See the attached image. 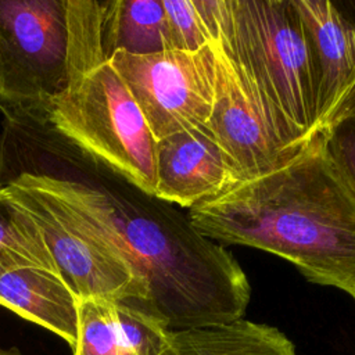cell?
<instances>
[{"mask_svg":"<svg viewBox=\"0 0 355 355\" xmlns=\"http://www.w3.org/2000/svg\"><path fill=\"white\" fill-rule=\"evenodd\" d=\"M216 243L268 251L355 301V194L313 133L284 165L187 212Z\"/></svg>","mask_w":355,"mask_h":355,"instance_id":"obj_1","label":"cell"},{"mask_svg":"<svg viewBox=\"0 0 355 355\" xmlns=\"http://www.w3.org/2000/svg\"><path fill=\"white\" fill-rule=\"evenodd\" d=\"M125 184L121 194L103 193L98 209L146 286L139 309L166 330L241 319L251 287L232 254L198 232L180 207Z\"/></svg>","mask_w":355,"mask_h":355,"instance_id":"obj_2","label":"cell"},{"mask_svg":"<svg viewBox=\"0 0 355 355\" xmlns=\"http://www.w3.org/2000/svg\"><path fill=\"white\" fill-rule=\"evenodd\" d=\"M7 186L40 229L58 275L79 300L100 298L141 308L146 286L110 236L93 187L33 172H22Z\"/></svg>","mask_w":355,"mask_h":355,"instance_id":"obj_3","label":"cell"},{"mask_svg":"<svg viewBox=\"0 0 355 355\" xmlns=\"http://www.w3.org/2000/svg\"><path fill=\"white\" fill-rule=\"evenodd\" d=\"M211 33L301 135L316 133V71L293 0H194Z\"/></svg>","mask_w":355,"mask_h":355,"instance_id":"obj_4","label":"cell"},{"mask_svg":"<svg viewBox=\"0 0 355 355\" xmlns=\"http://www.w3.org/2000/svg\"><path fill=\"white\" fill-rule=\"evenodd\" d=\"M47 119L121 179L154 196L157 140L110 61L72 80L53 103Z\"/></svg>","mask_w":355,"mask_h":355,"instance_id":"obj_5","label":"cell"},{"mask_svg":"<svg viewBox=\"0 0 355 355\" xmlns=\"http://www.w3.org/2000/svg\"><path fill=\"white\" fill-rule=\"evenodd\" d=\"M69 83L67 0H0V101L47 118Z\"/></svg>","mask_w":355,"mask_h":355,"instance_id":"obj_6","label":"cell"},{"mask_svg":"<svg viewBox=\"0 0 355 355\" xmlns=\"http://www.w3.org/2000/svg\"><path fill=\"white\" fill-rule=\"evenodd\" d=\"M211 46L215 54V96L205 126L236 165L241 182L277 169L309 137L286 121L219 40H211Z\"/></svg>","mask_w":355,"mask_h":355,"instance_id":"obj_7","label":"cell"},{"mask_svg":"<svg viewBox=\"0 0 355 355\" xmlns=\"http://www.w3.org/2000/svg\"><path fill=\"white\" fill-rule=\"evenodd\" d=\"M110 64L126 85L155 140L208 122L215 96L211 42L197 51L165 50L144 55L115 51Z\"/></svg>","mask_w":355,"mask_h":355,"instance_id":"obj_8","label":"cell"},{"mask_svg":"<svg viewBox=\"0 0 355 355\" xmlns=\"http://www.w3.org/2000/svg\"><path fill=\"white\" fill-rule=\"evenodd\" d=\"M154 196L193 208L229 191L241 178L205 125L157 140Z\"/></svg>","mask_w":355,"mask_h":355,"instance_id":"obj_9","label":"cell"},{"mask_svg":"<svg viewBox=\"0 0 355 355\" xmlns=\"http://www.w3.org/2000/svg\"><path fill=\"white\" fill-rule=\"evenodd\" d=\"M316 71V133L324 130L355 90V28L330 0H293Z\"/></svg>","mask_w":355,"mask_h":355,"instance_id":"obj_10","label":"cell"},{"mask_svg":"<svg viewBox=\"0 0 355 355\" xmlns=\"http://www.w3.org/2000/svg\"><path fill=\"white\" fill-rule=\"evenodd\" d=\"M169 330L126 302L79 300L73 355H158Z\"/></svg>","mask_w":355,"mask_h":355,"instance_id":"obj_11","label":"cell"},{"mask_svg":"<svg viewBox=\"0 0 355 355\" xmlns=\"http://www.w3.org/2000/svg\"><path fill=\"white\" fill-rule=\"evenodd\" d=\"M0 305L55 333L73 349L79 298L57 272L28 266L6 273L0 277Z\"/></svg>","mask_w":355,"mask_h":355,"instance_id":"obj_12","label":"cell"},{"mask_svg":"<svg viewBox=\"0 0 355 355\" xmlns=\"http://www.w3.org/2000/svg\"><path fill=\"white\" fill-rule=\"evenodd\" d=\"M158 355H297L294 344L273 326L237 319L229 323L169 330Z\"/></svg>","mask_w":355,"mask_h":355,"instance_id":"obj_13","label":"cell"},{"mask_svg":"<svg viewBox=\"0 0 355 355\" xmlns=\"http://www.w3.org/2000/svg\"><path fill=\"white\" fill-rule=\"evenodd\" d=\"M104 49L144 55L172 50L162 0L104 1Z\"/></svg>","mask_w":355,"mask_h":355,"instance_id":"obj_14","label":"cell"},{"mask_svg":"<svg viewBox=\"0 0 355 355\" xmlns=\"http://www.w3.org/2000/svg\"><path fill=\"white\" fill-rule=\"evenodd\" d=\"M28 266L58 273L40 229L0 182V277Z\"/></svg>","mask_w":355,"mask_h":355,"instance_id":"obj_15","label":"cell"},{"mask_svg":"<svg viewBox=\"0 0 355 355\" xmlns=\"http://www.w3.org/2000/svg\"><path fill=\"white\" fill-rule=\"evenodd\" d=\"M172 50L197 51L211 42V33L194 0H162Z\"/></svg>","mask_w":355,"mask_h":355,"instance_id":"obj_16","label":"cell"},{"mask_svg":"<svg viewBox=\"0 0 355 355\" xmlns=\"http://www.w3.org/2000/svg\"><path fill=\"white\" fill-rule=\"evenodd\" d=\"M322 133L327 153L355 194V114L337 119Z\"/></svg>","mask_w":355,"mask_h":355,"instance_id":"obj_17","label":"cell"},{"mask_svg":"<svg viewBox=\"0 0 355 355\" xmlns=\"http://www.w3.org/2000/svg\"><path fill=\"white\" fill-rule=\"evenodd\" d=\"M336 8L341 12V15L355 28V0L345 1H333Z\"/></svg>","mask_w":355,"mask_h":355,"instance_id":"obj_18","label":"cell"},{"mask_svg":"<svg viewBox=\"0 0 355 355\" xmlns=\"http://www.w3.org/2000/svg\"><path fill=\"white\" fill-rule=\"evenodd\" d=\"M351 114H355V90H354V93L349 96V98L344 103V105L341 107V110L338 111V114L336 115V118L333 119V122H336L337 119H340V118H343V116H347V115H351ZM331 122V123H333ZM330 123V125H331ZM329 125V126H330Z\"/></svg>","mask_w":355,"mask_h":355,"instance_id":"obj_19","label":"cell"},{"mask_svg":"<svg viewBox=\"0 0 355 355\" xmlns=\"http://www.w3.org/2000/svg\"><path fill=\"white\" fill-rule=\"evenodd\" d=\"M0 355H22V354H19L15 349H3V348H0Z\"/></svg>","mask_w":355,"mask_h":355,"instance_id":"obj_20","label":"cell"}]
</instances>
